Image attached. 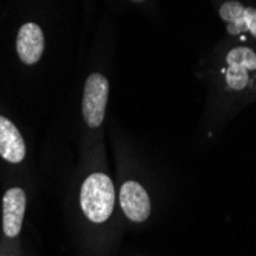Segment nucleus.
Returning a JSON list of instances; mask_svg holds the SVG:
<instances>
[{
  "label": "nucleus",
  "instance_id": "nucleus-8",
  "mask_svg": "<svg viewBox=\"0 0 256 256\" xmlns=\"http://www.w3.org/2000/svg\"><path fill=\"white\" fill-rule=\"evenodd\" d=\"M220 17L227 23V32L238 36L247 31L246 28V6L236 0H228L220 8Z\"/></svg>",
  "mask_w": 256,
  "mask_h": 256
},
{
  "label": "nucleus",
  "instance_id": "nucleus-5",
  "mask_svg": "<svg viewBox=\"0 0 256 256\" xmlns=\"http://www.w3.org/2000/svg\"><path fill=\"white\" fill-rule=\"evenodd\" d=\"M26 210V195L20 188H12L4 195V234L8 238H16L23 224Z\"/></svg>",
  "mask_w": 256,
  "mask_h": 256
},
{
  "label": "nucleus",
  "instance_id": "nucleus-4",
  "mask_svg": "<svg viewBox=\"0 0 256 256\" xmlns=\"http://www.w3.org/2000/svg\"><path fill=\"white\" fill-rule=\"evenodd\" d=\"M120 201L124 215L135 222H143L150 215V200L144 188L136 181H126L120 189Z\"/></svg>",
  "mask_w": 256,
  "mask_h": 256
},
{
  "label": "nucleus",
  "instance_id": "nucleus-7",
  "mask_svg": "<svg viewBox=\"0 0 256 256\" xmlns=\"http://www.w3.org/2000/svg\"><path fill=\"white\" fill-rule=\"evenodd\" d=\"M26 155L25 140L12 122L0 115V156L10 162H20Z\"/></svg>",
  "mask_w": 256,
  "mask_h": 256
},
{
  "label": "nucleus",
  "instance_id": "nucleus-1",
  "mask_svg": "<svg viewBox=\"0 0 256 256\" xmlns=\"http://www.w3.org/2000/svg\"><path fill=\"white\" fill-rule=\"evenodd\" d=\"M115 189L110 178L104 174L89 175L80 190V206L88 220L104 222L114 212Z\"/></svg>",
  "mask_w": 256,
  "mask_h": 256
},
{
  "label": "nucleus",
  "instance_id": "nucleus-3",
  "mask_svg": "<svg viewBox=\"0 0 256 256\" xmlns=\"http://www.w3.org/2000/svg\"><path fill=\"white\" fill-rule=\"evenodd\" d=\"M227 69H224L228 88L242 90L248 84V71L256 69V54L247 46H238L227 54Z\"/></svg>",
  "mask_w": 256,
  "mask_h": 256
},
{
  "label": "nucleus",
  "instance_id": "nucleus-10",
  "mask_svg": "<svg viewBox=\"0 0 256 256\" xmlns=\"http://www.w3.org/2000/svg\"><path fill=\"white\" fill-rule=\"evenodd\" d=\"M134 2H143V0H134Z\"/></svg>",
  "mask_w": 256,
  "mask_h": 256
},
{
  "label": "nucleus",
  "instance_id": "nucleus-2",
  "mask_svg": "<svg viewBox=\"0 0 256 256\" xmlns=\"http://www.w3.org/2000/svg\"><path fill=\"white\" fill-rule=\"evenodd\" d=\"M109 97V82L100 74H90L84 83L83 92V117L89 128H100L104 120V112Z\"/></svg>",
  "mask_w": 256,
  "mask_h": 256
},
{
  "label": "nucleus",
  "instance_id": "nucleus-9",
  "mask_svg": "<svg viewBox=\"0 0 256 256\" xmlns=\"http://www.w3.org/2000/svg\"><path fill=\"white\" fill-rule=\"evenodd\" d=\"M246 28L256 38V8L246 6Z\"/></svg>",
  "mask_w": 256,
  "mask_h": 256
},
{
  "label": "nucleus",
  "instance_id": "nucleus-6",
  "mask_svg": "<svg viewBox=\"0 0 256 256\" xmlns=\"http://www.w3.org/2000/svg\"><path fill=\"white\" fill-rule=\"evenodd\" d=\"M17 54L25 64H36L44 51V36L37 23H25L17 34Z\"/></svg>",
  "mask_w": 256,
  "mask_h": 256
}]
</instances>
